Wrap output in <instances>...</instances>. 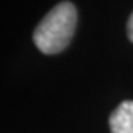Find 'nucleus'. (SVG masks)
I'll return each mask as SVG.
<instances>
[{
  "mask_svg": "<svg viewBox=\"0 0 133 133\" xmlns=\"http://www.w3.org/2000/svg\"><path fill=\"white\" fill-rule=\"evenodd\" d=\"M77 27V9L71 2H62L49 12L34 30L33 40L40 52L59 53L70 44Z\"/></svg>",
  "mask_w": 133,
  "mask_h": 133,
  "instance_id": "1",
  "label": "nucleus"
},
{
  "mask_svg": "<svg viewBox=\"0 0 133 133\" xmlns=\"http://www.w3.org/2000/svg\"><path fill=\"white\" fill-rule=\"evenodd\" d=\"M111 133H133V101H124L109 117Z\"/></svg>",
  "mask_w": 133,
  "mask_h": 133,
  "instance_id": "2",
  "label": "nucleus"
},
{
  "mask_svg": "<svg viewBox=\"0 0 133 133\" xmlns=\"http://www.w3.org/2000/svg\"><path fill=\"white\" fill-rule=\"evenodd\" d=\"M127 37L130 42H133V12L127 21Z\"/></svg>",
  "mask_w": 133,
  "mask_h": 133,
  "instance_id": "3",
  "label": "nucleus"
}]
</instances>
